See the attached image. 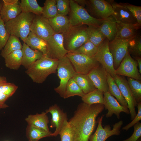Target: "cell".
Returning a JSON list of instances; mask_svg holds the SVG:
<instances>
[{
	"instance_id": "6da1fadb",
	"label": "cell",
	"mask_w": 141,
	"mask_h": 141,
	"mask_svg": "<svg viewBox=\"0 0 141 141\" xmlns=\"http://www.w3.org/2000/svg\"><path fill=\"white\" fill-rule=\"evenodd\" d=\"M104 109L102 104L89 105L83 102L79 104L69 121L74 131L73 141H89L97 123L96 118Z\"/></svg>"
},
{
	"instance_id": "7a4b0ae2",
	"label": "cell",
	"mask_w": 141,
	"mask_h": 141,
	"mask_svg": "<svg viewBox=\"0 0 141 141\" xmlns=\"http://www.w3.org/2000/svg\"><path fill=\"white\" fill-rule=\"evenodd\" d=\"M58 63V60L44 55L33 63L25 72L33 82L41 84L49 75L56 73Z\"/></svg>"
},
{
	"instance_id": "3957f363",
	"label": "cell",
	"mask_w": 141,
	"mask_h": 141,
	"mask_svg": "<svg viewBox=\"0 0 141 141\" xmlns=\"http://www.w3.org/2000/svg\"><path fill=\"white\" fill-rule=\"evenodd\" d=\"M33 14L22 12L15 18L5 23L9 34L20 38L25 43L31 32V26L35 16Z\"/></svg>"
},
{
	"instance_id": "277c9868",
	"label": "cell",
	"mask_w": 141,
	"mask_h": 141,
	"mask_svg": "<svg viewBox=\"0 0 141 141\" xmlns=\"http://www.w3.org/2000/svg\"><path fill=\"white\" fill-rule=\"evenodd\" d=\"M87 26L86 25L71 26L63 34L64 47L68 52L76 50L88 40Z\"/></svg>"
},
{
	"instance_id": "5b68a950",
	"label": "cell",
	"mask_w": 141,
	"mask_h": 141,
	"mask_svg": "<svg viewBox=\"0 0 141 141\" xmlns=\"http://www.w3.org/2000/svg\"><path fill=\"white\" fill-rule=\"evenodd\" d=\"M70 11L68 16L71 26L82 25L99 26L104 19H97L91 16L85 8L74 0H70Z\"/></svg>"
},
{
	"instance_id": "8992f818",
	"label": "cell",
	"mask_w": 141,
	"mask_h": 141,
	"mask_svg": "<svg viewBox=\"0 0 141 141\" xmlns=\"http://www.w3.org/2000/svg\"><path fill=\"white\" fill-rule=\"evenodd\" d=\"M57 70L60 81L59 85L55 88L54 90L64 98L68 82L77 73L70 61L66 56L58 60Z\"/></svg>"
},
{
	"instance_id": "52a82bcc",
	"label": "cell",
	"mask_w": 141,
	"mask_h": 141,
	"mask_svg": "<svg viewBox=\"0 0 141 141\" xmlns=\"http://www.w3.org/2000/svg\"><path fill=\"white\" fill-rule=\"evenodd\" d=\"M66 56L72 63L77 73L88 74L92 69L100 65L93 57L80 54L68 52Z\"/></svg>"
},
{
	"instance_id": "ba28073f",
	"label": "cell",
	"mask_w": 141,
	"mask_h": 141,
	"mask_svg": "<svg viewBox=\"0 0 141 141\" xmlns=\"http://www.w3.org/2000/svg\"><path fill=\"white\" fill-rule=\"evenodd\" d=\"M85 7L91 16L97 19H105L113 12L111 4L104 0H86Z\"/></svg>"
},
{
	"instance_id": "9c48e42d",
	"label": "cell",
	"mask_w": 141,
	"mask_h": 141,
	"mask_svg": "<svg viewBox=\"0 0 141 141\" xmlns=\"http://www.w3.org/2000/svg\"><path fill=\"white\" fill-rule=\"evenodd\" d=\"M108 40L106 38L98 47L97 52L94 56L96 60L105 69L113 78L116 74L114 66L112 55L109 49Z\"/></svg>"
},
{
	"instance_id": "30bf717a",
	"label": "cell",
	"mask_w": 141,
	"mask_h": 141,
	"mask_svg": "<svg viewBox=\"0 0 141 141\" xmlns=\"http://www.w3.org/2000/svg\"><path fill=\"white\" fill-rule=\"evenodd\" d=\"M104 115L99 117L97 121L98 125L93 134L90 138V141H105L109 137L114 135H119L120 133V128L123 124V121L120 120L113 125L111 130L110 125H105L104 127L102 125Z\"/></svg>"
},
{
	"instance_id": "8fae6325",
	"label": "cell",
	"mask_w": 141,
	"mask_h": 141,
	"mask_svg": "<svg viewBox=\"0 0 141 141\" xmlns=\"http://www.w3.org/2000/svg\"><path fill=\"white\" fill-rule=\"evenodd\" d=\"M113 78L127 102L131 115V119L132 120L137 114L135 107L137 106V103L129 87L127 80L124 76L117 74H115Z\"/></svg>"
},
{
	"instance_id": "7c38bea8",
	"label": "cell",
	"mask_w": 141,
	"mask_h": 141,
	"mask_svg": "<svg viewBox=\"0 0 141 141\" xmlns=\"http://www.w3.org/2000/svg\"><path fill=\"white\" fill-rule=\"evenodd\" d=\"M46 42V56L58 60L66 56L68 52L64 47L63 34L54 33Z\"/></svg>"
},
{
	"instance_id": "4fadbf2b",
	"label": "cell",
	"mask_w": 141,
	"mask_h": 141,
	"mask_svg": "<svg viewBox=\"0 0 141 141\" xmlns=\"http://www.w3.org/2000/svg\"><path fill=\"white\" fill-rule=\"evenodd\" d=\"M138 67L137 61L128 52L119 66L115 70V73L118 75L141 80V74Z\"/></svg>"
},
{
	"instance_id": "5bb4252c",
	"label": "cell",
	"mask_w": 141,
	"mask_h": 141,
	"mask_svg": "<svg viewBox=\"0 0 141 141\" xmlns=\"http://www.w3.org/2000/svg\"><path fill=\"white\" fill-rule=\"evenodd\" d=\"M30 30L31 32L46 41L54 33L48 19L42 15H35Z\"/></svg>"
},
{
	"instance_id": "9a60e30c",
	"label": "cell",
	"mask_w": 141,
	"mask_h": 141,
	"mask_svg": "<svg viewBox=\"0 0 141 141\" xmlns=\"http://www.w3.org/2000/svg\"><path fill=\"white\" fill-rule=\"evenodd\" d=\"M130 39H124L115 38L109 42L108 46L113 57L115 70L128 52V44Z\"/></svg>"
},
{
	"instance_id": "2e32d148",
	"label": "cell",
	"mask_w": 141,
	"mask_h": 141,
	"mask_svg": "<svg viewBox=\"0 0 141 141\" xmlns=\"http://www.w3.org/2000/svg\"><path fill=\"white\" fill-rule=\"evenodd\" d=\"M113 9L112 15L117 22L139 26L135 18L130 11L121 4L114 2L111 4Z\"/></svg>"
},
{
	"instance_id": "e0dca14e",
	"label": "cell",
	"mask_w": 141,
	"mask_h": 141,
	"mask_svg": "<svg viewBox=\"0 0 141 141\" xmlns=\"http://www.w3.org/2000/svg\"><path fill=\"white\" fill-rule=\"evenodd\" d=\"M104 108L108 110L106 115L107 118L111 117L114 114L117 118L119 119L121 112H124L127 114H130L128 108L121 105L108 92L104 93Z\"/></svg>"
},
{
	"instance_id": "ac0fdd59",
	"label": "cell",
	"mask_w": 141,
	"mask_h": 141,
	"mask_svg": "<svg viewBox=\"0 0 141 141\" xmlns=\"http://www.w3.org/2000/svg\"><path fill=\"white\" fill-rule=\"evenodd\" d=\"M107 72L101 64L91 70L87 74L96 88L104 93L108 91Z\"/></svg>"
},
{
	"instance_id": "d6986e66",
	"label": "cell",
	"mask_w": 141,
	"mask_h": 141,
	"mask_svg": "<svg viewBox=\"0 0 141 141\" xmlns=\"http://www.w3.org/2000/svg\"><path fill=\"white\" fill-rule=\"evenodd\" d=\"M0 17L5 23L15 18L22 12L18 0H2Z\"/></svg>"
},
{
	"instance_id": "ffe728a7",
	"label": "cell",
	"mask_w": 141,
	"mask_h": 141,
	"mask_svg": "<svg viewBox=\"0 0 141 141\" xmlns=\"http://www.w3.org/2000/svg\"><path fill=\"white\" fill-rule=\"evenodd\" d=\"M45 112L47 114L50 113L52 115L51 126L56 128L55 130L53 133L52 136H56L58 134L65 120L67 119V115L56 104L50 107L46 110Z\"/></svg>"
},
{
	"instance_id": "44dd1931",
	"label": "cell",
	"mask_w": 141,
	"mask_h": 141,
	"mask_svg": "<svg viewBox=\"0 0 141 141\" xmlns=\"http://www.w3.org/2000/svg\"><path fill=\"white\" fill-rule=\"evenodd\" d=\"M22 50L23 56L21 65L26 69L44 56L42 52L38 50L32 49L25 43L23 44Z\"/></svg>"
},
{
	"instance_id": "7402d4cb",
	"label": "cell",
	"mask_w": 141,
	"mask_h": 141,
	"mask_svg": "<svg viewBox=\"0 0 141 141\" xmlns=\"http://www.w3.org/2000/svg\"><path fill=\"white\" fill-rule=\"evenodd\" d=\"M54 33L63 34L71 26L68 17L57 14L56 16L48 19Z\"/></svg>"
},
{
	"instance_id": "603a6c76",
	"label": "cell",
	"mask_w": 141,
	"mask_h": 141,
	"mask_svg": "<svg viewBox=\"0 0 141 141\" xmlns=\"http://www.w3.org/2000/svg\"><path fill=\"white\" fill-rule=\"evenodd\" d=\"M139 26L117 22L115 38L127 39L133 38L137 34V31L140 28Z\"/></svg>"
},
{
	"instance_id": "cb8c5ba5",
	"label": "cell",
	"mask_w": 141,
	"mask_h": 141,
	"mask_svg": "<svg viewBox=\"0 0 141 141\" xmlns=\"http://www.w3.org/2000/svg\"><path fill=\"white\" fill-rule=\"evenodd\" d=\"M116 23L111 15L104 19L102 23L98 27L99 30L109 41L115 38Z\"/></svg>"
},
{
	"instance_id": "d4e9b609",
	"label": "cell",
	"mask_w": 141,
	"mask_h": 141,
	"mask_svg": "<svg viewBox=\"0 0 141 141\" xmlns=\"http://www.w3.org/2000/svg\"><path fill=\"white\" fill-rule=\"evenodd\" d=\"M31 48L42 52L44 55L47 54L46 42L34 33L30 32L25 42Z\"/></svg>"
},
{
	"instance_id": "484cf974",
	"label": "cell",
	"mask_w": 141,
	"mask_h": 141,
	"mask_svg": "<svg viewBox=\"0 0 141 141\" xmlns=\"http://www.w3.org/2000/svg\"><path fill=\"white\" fill-rule=\"evenodd\" d=\"M53 133L34 125L28 124L26 130V136L28 141H38L47 137L52 136Z\"/></svg>"
},
{
	"instance_id": "4316f807",
	"label": "cell",
	"mask_w": 141,
	"mask_h": 141,
	"mask_svg": "<svg viewBox=\"0 0 141 141\" xmlns=\"http://www.w3.org/2000/svg\"><path fill=\"white\" fill-rule=\"evenodd\" d=\"M45 112L42 113H37L35 115H30L25 119L28 124L32 125L43 128L49 132L48 126L49 120Z\"/></svg>"
},
{
	"instance_id": "83f0119b",
	"label": "cell",
	"mask_w": 141,
	"mask_h": 141,
	"mask_svg": "<svg viewBox=\"0 0 141 141\" xmlns=\"http://www.w3.org/2000/svg\"><path fill=\"white\" fill-rule=\"evenodd\" d=\"M73 78L85 94L96 88L88 75L77 73Z\"/></svg>"
},
{
	"instance_id": "f1b7e54d",
	"label": "cell",
	"mask_w": 141,
	"mask_h": 141,
	"mask_svg": "<svg viewBox=\"0 0 141 141\" xmlns=\"http://www.w3.org/2000/svg\"><path fill=\"white\" fill-rule=\"evenodd\" d=\"M22 56V49L10 53L4 58L6 66L10 69L17 70L21 65Z\"/></svg>"
},
{
	"instance_id": "f546056e",
	"label": "cell",
	"mask_w": 141,
	"mask_h": 141,
	"mask_svg": "<svg viewBox=\"0 0 141 141\" xmlns=\"http://www.w3.org/2000/svg\"><path fill=\"white\" fill-rule=\"evenodd\" d=\"M107 82L109 87L108 92L116 98V99L121 105L128 108L127 102L122 94L113 78L108 73Z\"/></svg>"
},
{
	"instance_id": "4dcf8cb0",
	"label": "cell",
	"mask_w": 141,
	"mask_h": 141,
	"mask_svg": "<svg viewBox=\"0 0 141 141\" xmlns=\"http://www.w3.org/2000/svg\"><path fill=\"white\" fill-rule=\"evenodd\" d=\"M22 45L19 38L14 35H10L1 52V56L4 58L14 51L22 49Z\"/></svg>"
},
{
	"instance_id": "1f68e13d",
	"label": "cell",
	"mask_w": 141,
	"mask_h": 141,
	"mask_svg": "<svg viewBox=\"0 0 141 141\" xmlns=\"http://www.w3.org/2000/svg\"><path fill=\"white\" fill-rule=\"evenodd\" d=\"M98 27L93 25L87 26L86 29L88 41L97 47L106 38L99 29Z\"/></svg>"
},
{
	"instance_id": "d6a6232c",
	"label": "cell",
	"mask_w": 141,
	"mask_h": 141,
	"mask_svg": "<svg viewBox=\"0 0 141 141\" xmlns=\"http://www.w3.org/2000/svg\"><path fill=\"white\" fill-rule=\"evenodd\" d=\"M20 5L22 12L32 13L35 15H42L43 8L36 0H21Z\"/></svg>"
},
{
	"instance_id": "836d02e7",
	"label": "cell",
	"mask_w": 141,
	"mask_h": 141,
	"mask_svg": "<svg viewBox=\"0 0 141 141\" xmlns=\"http://www.w3.org/2000/svg\"><path fill=\"white\" fill-rule=\"evenodd\" d=\"M83 102L91 105L96 104H104V92L96 89L81 97Z\"/></svg>"
},
{
	"instance_id": "e575fe53",
	"label": "cell",
	"mask_w": 141,
	"mask_h": 141,
	"mask_svg": "<svg viewBox=\"0 0 141 141\" xmlns=\"http://www.w3.org/2000/svg\"><path fill=\"white\" fill-rule=\"evenodd\" d=\"M128 52L133 57H141V37L137 34L129 41Z\"/></svg>"
},
{
	"instance_id": "d590c367",
	"label": "cell",
	"mask_w": 141,
	"mask_h": 141,
	"mask_svg": "<svg viewBox=\"0 0 141 141\" xmlns=\"http://www.w3.org/2000/svg\"><path fill=\"white\" fill-rule=\"evenodd\" d=\"M85 95L73 77L67 83L64 98L65 99L75 96L82 97Z\"/></svg>"
},
{
	"instance_id": "8d00e7d4",
	"label": "cell",
	"mask_w": 141,
	"mask_h": 141,
	"mask_svg": "<svg viewBox=\"0 0 141 141\" xmlns=\"http://www.w3.org/2000/svg\"><path fill=\"white\" fill-rule=\"evenodd\" d=\"M43 8L42 16L47 19L57 15L56 0H46Z\"/></svg>"
},
{
	"instance_id": "74e56055",
	"label": "cell",
	"mask_w": 141,
	"mask_h": 141,
	"mask_svg": "<svg viewBox=\"0 0 141 141\" xmlns=\"http://www.w3.org/2000/svg\"><path fill=\"white\" fill-rule=\"evenodd\" d=\"M61 141H73L74 132L71 125L67 119L64 121L59 132Z\"/></svg>"
},
{
	"instance_id": "f35d334b",
	"label": "cell",
	"mask_w": 141,
	"mask_h": 141,
	"mask_svg": "<svg viewBox=\"0 0 141 141\" xmlns=\"http://www.w3.org/2000/svg\"><path fill=\"white\" fill-rule=\"evenodd\" d=\"M127 81L137 103L141 102V81L127 77Z\"/></svg>"
},
{
	"instance_id": "ab89813d",
	"label": "cell",
	"mask_w": 141,
	"mask_h": 141,
	"mask_svg": "<svg viewBox=\"0 0 141 141\" xmlns=\"http://www.w3.org/2000/svg\"><path fill=\"white\" fill-rule=\"evenodd\" d=\"M97 49L98 47L88 40L76 50L70 52L81 54L90 57H93L97 52Z\"/></svg>"
},
{
	"instance_id": "60d3db41",
	"label": "cell",
	"mask_w": 141,
	"mask_h": 141,
	"mask_svg": "<svg viewBox=\"0 0 141 141\" xmlns=\"http://www.w3.org/2000/svg\"><path fill=\"white\" fill-rule=\"evenodd\" d=\"M57 14L67 16L70 11V0H56Z\"/></svg>"
},
{
	"instance_id": "b9f144b4",
	"label": "cell",
	"mask_w": 141,
	"mask_h": 141,
	"mask_svg": "<svg viewBox=\"0 0 141 141\" xmlns=\"http://www.w3.org/2000/svg\"><path fill=\"white\" fill-rule=\"evenodd\" d=\"M127 8L136 19L138 25L141 26V7L131 4L128 3H120Z\"/></svg>"
},
{
	"instance_id": "7bdbcfd3",
	"label": "cell",
	"mask_w": 141,
	"mask_h": 141,
	"mask_svg": "<svg viewBox=\"0 0 141 141\" xmlns=\"http://www.w3.org/2000/svg\"><path fill=\"white\" fill-rule=\"evenodd\" d=\"M10 36L5 28L4 23L0 17V50L4 48Z\"/></svg>"
},
{
	"instance_id": "ee69618b",
	"label": "cell",
	"mask_w": 141,
	"mask_h": 141,
	"mask_svg": "<svg viewBox=\"0 0 141 141\" xmlns=\"http://www.w3.org/2000/svg\"><path fill=\"white\" fill-rule=\"evenodd\" d=\"M18 88L14 84L7 82L0 85V92L9 97L11 96Z\"/></svg>"
},
{
	"instance_id": "f6af8a7d",
	"label": "cell",
	"mask_w": 141,
	"mask_h": 141,
	"mask_svg": "<svg viewBox=\"0 0 141 141\" xmlns=\"http://www.w3.org/2000/svg\"><path fill=\"white\" fill-rule=\"evenodd\" d=\"M134 130L131 136L122 141H137L141 136V123L139 122L134 126Z\"/></svg>"
},
{
	"instance_id": "bcb514c9",
	"label": "cell",
	"mask_w": 141,
	"mask_h": 141,
	"mask_svg": "<svg viewBox=\"0 0 141 141\" xmlns=\"http://www.w3.org/2000/svg\"><path fill=\"white\" fill-rule=\"evenodd\" d=\"M138 112L137 113L132 121L127 125L124 127L122 129L127 131L129 128L139 122L141 120V102L137 103V106Z\"/></svg>"
},
{
	"instance_id": "7dc6e473",
	"label": "cell",
	"mask_w": 141,
	"mask_h": 141,
	"mask_svg": "<svg viewBox=\"0 0 141 141\" xmlns=\"http://www.w3.org/2000/svg\"><path fill=\"white\" fill-rule=\"evenodd\" d=\"M9 97L4 94L0 92V102L5 103Z\"/></svg>"
},
{
	"instance_id": "c3c4849f",
	"label": "cell",
	"mask_w": 141,
	"mask_h": 141,
	"mask_svg": "<svg viewBox=\"0 0 141 141\" xmlns=\"http://www.w3.org/2000/svg\"><path fill=\"white\" fill-rule=\"evenodd\" d=\"M137 61L138 66L139 68V71L140 73L141 74V57H133Z\"/></svg>"
},
{
	"instance_id": "681fc988",
	"label": "cell",
	"mask_w": 141,
	"mask_h": 141,
	"mask_svg": "<svg viewBox=\"0 0 141 141\" xmlns=\"http://www.w3.org/2000/svg\"><path fill=\"white\" fill-rule=\"evenodd\" d=\"M74 1L80 6L84 8L85 7L86 0H74Z\"/></svg>"
},
{
	"instance_id": "f907efd6",
	"label": "cell",
	"mask_w": 141,
	"mask_h": 141,
	"mask_svg": "<svg viewBox=\"0 0 141 141\" xmlns=\"http://www.w3.org/2000/svg\"><path fill=\"white\" fill-rule=\"evenodd\" d=\"M7 82V79L5 77L0 76V85Z\"/></svg>"
},
{
	"instance_id": "816d5d0a",
	"label": "cell",
	"mask_w": 141,
	"mask_h": 141,
	"mask_svg": "<svg viewBox=\"0 0 141 141\" xmlns=\"http://www.w3.org/2000/svg\"><path fill=\"white\" fill-rule=\"evenodd\" d=\"M8 107V106L5 103L0 102V109L5 108Z\"/></svg>"
},
{
	"instance_id": "f5cc1de1",
	"label": "cell",
	"mask_w": 141,
	"mask_h": 141,
	"mask_svg": "<svg viewBox=\"0 0 141 141\" xmlns=\"http://www.w3.org/2000/svg\"><path fill=\"white\" fill-rule=\"evenodd\" d=\"M3 4V1L0 0V12Z\"/></svg>"
},
{
	"instance_id": "db71d44e",
	"label": "cell",
	"mask_w": 141,
	"mask_h": 141,
	"mask_svg": "<svg viewBox=\"0 0 141 141\" xmlns=\"http://www.w3.org/2000/svg\"><path fill=\"white\" fill-rule=\"evenodd\" d=\"M137 141H141L140 138H139Z\"/></svg>"
},
{
	"instance_id": "11a10c76",
	"label": "cell",
	"mask_w": 141,
	"mask_h": 141,
	"mask_svg": "<svg viewBox=\"0 0 141 141\" xmlns=\"http://www.w3.org/2000/svg\"></svg>"
}]
</instances>
